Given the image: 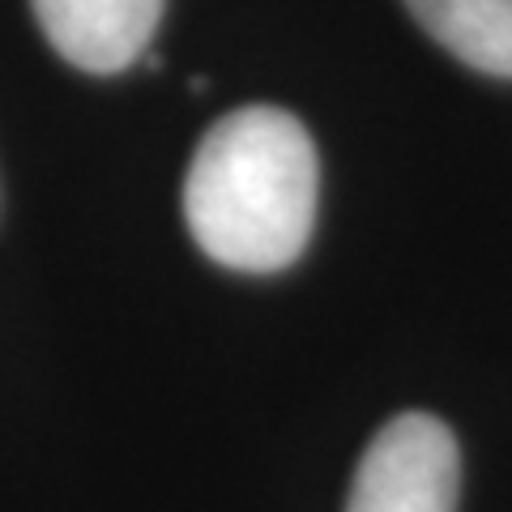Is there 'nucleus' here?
Masks as SVG:
<instances>
[{
	"label": "nucleus",
	"instance_id": "1",
	"mask_svg": "<svg viewBox=\"0 0 512 512\" xmlns=\"http://www.w3.org/2000/svg\"><path fill=\"white\" fill-rule=\"evenodd\" d=\"M320 163L291 111L239 107L197 141L184 175V218L197 248L239 274L295 265L316 227Z\"/></svg>",
	"mask_w": 512,
	"mask_h": 512
},
{
	"label": "nucleus",
	"instance_id": "2",
	"mask_svg": "<svg viewBox=\"0 0 512 512\" xmlns=\"http://www.w3.org/2000/svg\"><path fill=\"white\" fill-rule=\"evenodd\" d=\"M461 483L457 440L436 414H397L355 470L346 512H453Z\"/></svg>",
	"mask_w": 512,
	"mask_h": 512
},
{
	"label": "nucleus",
	"instance_id": "3",
	"mask_svg": "<svg viewBox=\"0 0 512 512\" xmlns=\"http://www.w3.org/2000/svg\"><path fill=\"white\" fill-rule=\"evenodd\" d=\"M47 43L82 73H124L146 60L167 0H30Z\"/></svg>",
	"mask_w": 512,
	"mask_h": 512
},
{
	"label": "nucleus",
	"instance_id": "4",
	"mask_svg": "<svg viewBox=\"0 0 512 512\" xmlns=\"http://www.w3.org/2000/svg\"><path fill=\"white\" fill-rule=\"evenodd\" d=\"M406 9L461 64L512 82V0H406Z\"/></svg>",
	"mask_w": 512,
	"mask_h": 512
}]
</instances>
